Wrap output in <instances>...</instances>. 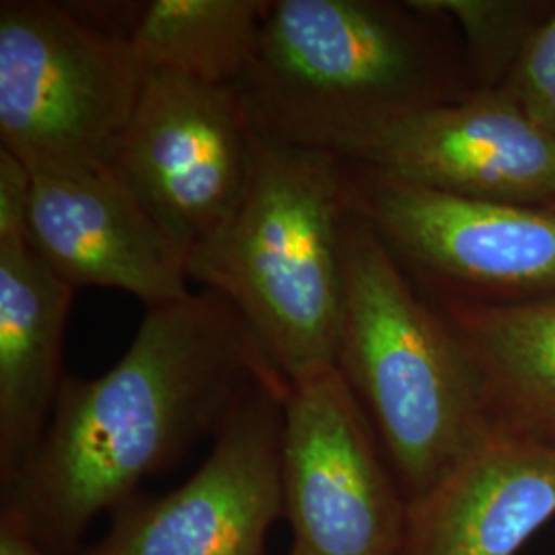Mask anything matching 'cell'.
Instances as JSON below:
<instances>
[{
	"mask_svg": "<svg viewBox=\"0 0 555 555\" xmlns=\"http://www.w3.org/2000/svg\"><path fill=\"white\" fill-rule=\"evenodd\" d=\"M261 383L288 385L219 293L149 309L107 373L64 377L38 449L0 486V522L50 554H73L95 516L137 496L199 438L217 437Z\"/></svg>",
	"mask_w": 555,
	"mask_h": 555,
	"instance_id": "6da1fadb",
	"label": "cell"
},
{
	"mask_svg": "<svg viewBox=\"0 0 555 555\" xmlns=\"http://www.w3.org/2000/svg\"><path fill=\"white\" fill-rule=\"evenodd\" d=\"M438 17L420 0H272L235 85L256 132L348 159L396 119L465 98Z\"/></svg>",
	"mask_w": 555,
	"mask_h": 555,
	"instance_id": "7a4b0ae2",
	"label": "cell"
},
{
	"mask_svg": "<svg viewBox=\"0 0 555 555\" xmlns=\"http://www.w3.org/2000/svg\"><path fill=\"white\" fill-rule=\"evenodd\" d=\"M348 160L258 134L233 217L188 259V276L227 298L288 385L336 369L346 309Z\"/></svg>",
	"mask_w": 555,
	"mask_h": 555,
	"instance_id": "3957f363",
	"label": "cell"
},
{
	"mask_svg": "<svg viewBox=\"0 0 555 555\" xmlns=\"http://www.w3.org/2000/svg\"><path fill=\"white\" fill-rule=\"evenodd\" d=\"M346 309L336 369L371 420L408 504L496 428L465 344L424 300L377 231L344 227Z\"/></svg>",
	"mask_w": 555,
	"mask_h": 555,
	"instance_id": "277c9868",
	"label": "cell"
},
{
	"mask_svg": "<svg viewBox=\"0 0 555 555\" xmlns=\"http://www.w3.org/2000/svg\"><path fill=\"white\" fill-rule=\"evenodd\" d=\"M146 68L70 2L0 4V149L31 171L107 165Z\"/></svg>",
	"mask_w": 555,
	"mask_h": 555,
	"instance_id": "5b68a950",
	"label": "cell"
},
{
	"mask_svg": "<svg viewBox=\"0 0 555 555\" xmlns=\"http://www.w3.org/2000/svg\"><path fill=\"white\" fill-rule=\"evenodd\" d=\"M256 146L233 85L146 70L107 167L190 259L237 210Z\"/></svg>",
	"mask_w": 555,
	"mask_h": 555,
	"instance_id": "8992f818",
	"label": "cell"
},
{
	"mask_svg": "<svg viewBox=\"0 0 555 555\" xmlns=\"http://www.w3.org/2000/svg\"><path fill=\"white\" fill-rule=\"evenodd\" d=\"M291 555H401L410 504L337 369L291 385L282 426Z\"/></svg>",
	"mask_w": 555,
	"mask_h": 555,
	"instance_id": "52a82bcc",
	"label": "cell"
},
{
	"mask_svg": "<svg viewBox=\"0 0 555 555\" xmlns=\"http://www.w3.org/2000/svg\"><path fill=\"white\" fill-rule=\"evenodd\" d=\"M288 385L243 397L198 472L176 490L119 504L105 537L82 555H266L284 516L282 426Z\"/></svg>",
	"mask_w": 555,
	"mask_h": 555,
	"instance_id": "ba28073f",
	"label": "cell"
},
{
	"mask_svg": "<svg viewBox=\"0 0 555 555\" xmlns=\"http://www.w3.org/2000/svg\"><path fill=\"white\" fill-rule=\"evenodd\" d=\"M348 160V159H346ZM352 210L401 268L463 291L555 295V204L461 198L348 160Z\"/></svg>",
	"mask_w": 555,
	"mask_h": 555,
	"instance_id": "9c48e42d",
	"label": "cell"
},
{
	"mask_svg": "<svg viewBox=\"0 0 555 555\" xmlns=\"http://www.w3.org/2000/svg\"><path fill=\"white\" fill-rule=\"evenodd\" d=\"M348 160L461 198L555 204V139L504 91L396 119Z\"/></svg>",
	"mask_w": 555,
	"mask_h": 555,
	"instance_id": "30bf717a",
	"label": "cell"
},
{
	"mask_svg": "<svg viewBox=\"0 0 555 555\" xmlns=\"http://www.w3.org/2000/svg\"><path fill=\"white\" fill-rule=\"evenodd\" d=\"M27 241L75 291L116 288L146 309L192 295L188 259L107 165L34 169Z\"/></svg>",
	"mask_w": 555,
	"mask_h": 555,
	"instance_id": "8fae6325",
	"label": "cell"
},
{
	"mask_svg": "<svg viewBox=\"0 0 555 555\" xmlns=\"http://www.w3.org/2000/svg\"><path fill=\"white\" fill-rule=\"evenodd\" d=\"M555 516V444L494 430L410 504L401 555H518Z\"/></svg>",
	"mask_w": 555,
	"mask_h": 555,
	"instance_id": "7c38bea8",
	"label": "cell"
},
{
	"mask_svg": "<svg viewBox=\"0 0 555 555\" xmlns=\"http://www.w3.org/2000/svg\"><path fill=\"white\" fill-rule=\"evenodd\" d=\"M75 295L29 243H0V486L20 474L50 424Z\"/></svg>",
	"mask_w": 555,
	"mask_h": 555,
	"instance_id": "4fadbf2b",
	"label": "cell"
},
{
	"mask_svg": "<svg viewBox=\"0 0 555 555\" xmlns=\"http://www.w3.org/2000/svg\"><path fill=\"white\" fill-rule=\"evenodd\" d=\"M438 309L476 364L494 428L555 444V295L438 298Z\"/></svg>",
	"mask_w": 555,
	"mask_h": 555,
	"instance_id": "5bb4252c",
	"label": "cell"
},
{
	"mask_svg": "<svg viewBox=\"0 0 555 555\" xmlns=\"http://www.w3.org/2000/svg\"><path fill=\"white\" fill-rule=\"evenodd\" d=\"M270 0L140 2L128 34L146 70L237 85L258 48Z\"/></svg>",
	"mask_w": 555,
	"mask_h": 555,
	"instance_id": "9a60e30c",
	"label": "cell"
},
{
	"mask_svg": "<svg viewBox=\"0 0 555 555\" xmlns=\"http://www.w3.org/2000/svg\"><path fill=\"white\" fill-rule=\"evenodd\" d=\"M504 93L555 139V11L520 46Z\"/></svg>",
	"mask_w": 555,
	"mask_h": 555,
	"instance_id": "2e32d148",
	"label": "cell"
},
{
	"mask_svg": "<svg viewBox=\"0 0 555 555\" xmlns=\"http://www.w3.org/2000/svg\"><path fill=\"white\" fill-rule=\"evenodd\" d=\"M426 9L456 21L467 38L469 62L481 73H494L502 64L504 43L520 34L525 9L502 2L469 0H420ZM531 34V31H529ZM520 34V36H529Z\"/></svg>",
	"mask_w": 555,
	"mask_h": 555,
	"instance_id": "e0dca14e",
	"label": "cell"
},
{
	"mask_svg": "<svg viewBox=\"0 0 555 555\" xmlns=\"http://www.w3.org/2000/svg\"><path fill=\"white\" fill-rule=\"evenodd\" d=\"M29 167L11 151L0 149V243H29Z\"/></svg>",
	"mask_w": 555,
	"mask_h": 555,
	"instance_id": "ac0fdd59",
	"label": "cell"
},
{
	"mask_svg": "<svg viewBox=\"0 0 555 555\" xmlns=\"http://www.w3.org/2000/svg\"><path fill=\"white\" fill-rule=\"evenodd\" d=\"M0 555H54L38 541L7 522H0Z\"/></svg>",
	"mask_w": 555,
	"mask_h": 555,
	"instance_id": "d6986e66",
	"label": "cell"
}]
</instances>
